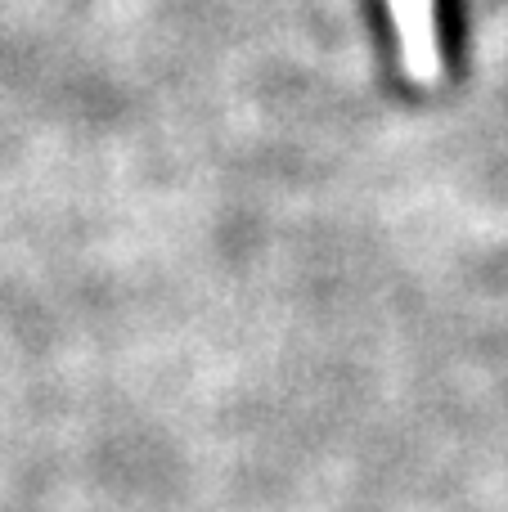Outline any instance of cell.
Here are the masks:
<instances>
[{"mask_svg":"<svg viewBox=\"0 0 508 512\" xmlns=\"http://www.w3.org/2000/svg\"><path fill=\"white\" fill-rule=\"evenodd\" d=\"M396 18H401V36H405L410 68L419 72V77H432V72H437V50H432L428 0H396Z\"/></svg>","mask_w":508,"mask_h":512,"instance_id":"obj_1","label":"cell"}]
</instances>
